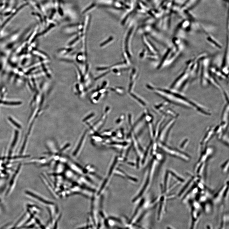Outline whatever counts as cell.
<instances>
[{"label": "cell", "instance_id": "obj_13", "mask_svg": "<svg viewBox=\"0 0 229 229\" xmlns=\"http://www.w3.org/2000/svg\"><path fill=\"white\" fill-rule=\"evenodd\" d=\"M226 1H228V0H226Z\"/></svg>", "mask_w": 229, "mask_h": 229}, {"label": "cell", "instance_id": "obj_8", "mask_svg": "<svg viewBox=\"0 0 229 229\" xmlns=\"http://www.w3.org/2000/svg\"><path fill=\"white\" fill-rule=\"evenodd\" d=\"M188 140L186 139L183 141L180 146L181 148L182 149H185L186 147L188 146Z\"/></svg>", "mask_w": 229, "mask_h": 229}, {"label": "cell", "instance_id": "obj_2", "mask_svg": "<svg viewBox=\"0 0 229 229\" xmlns=\"http://www.w3.org/2000/svg\"><path fill=\"white\" fill-rule=\"evenodd\" d=\"M160 145L162 149L165 153L171 156L178 158L185 161L188 162L191 160V157L182 151L167 146L163 143L160 144Z\"/></svg>", "mask_w": 229, "mask_h": 229}, {"label": "cell", "instance_id": "obj_4", "mask_svg": "<svg viewBox=\"0 0 229 229\" xmlns=\"http://www.w3.org/2000/svg\"><path fill=\"white\" fill-rule=\"evenodd\" d=\"M199 0H188L185 3L184 8L186 9L191 8Z\"/></svg>", "mask_w": 229, "mask_h": 229}, {"label": "cell", "instance_id": "obj_10", "mask_svg": "<svg viewBox=\"0 0 229 229\" xmlns=\"http://www.w3.org/2000/svg\"><path fill=\"white\" fill-rule=\"evenodd\" d=\"M9 120L11 122L12 124H13L14 125H15L16 127H17V128H21V126L20 125H19L18 124V123H17L16 122H15V121H14L13 120V119L12 118H9Z\"/></svg>", "mask_w": 229, "mask_h": 229}, {"label": "cell", "instance_id": "obj_1", "mask_svg": "<svg viewBox=\"0 0 229 229\" xmlns=\"http://www.w3.org/2000/svg\"><path fill=\"white\" fill-rule=\"evenodd\" d=\"M157 93L168 102L175 105L193 109L205 116H209L211 113L207 109L177 90L171 89H159Z\"/></svg>", "mask_w": 229, "mask_h": 229}, {"label": "cell", "instance_id": "obj_11", "mask_svg": "<svg viewBox=\"0 0 229 229\" xmlns=\"http://www.w3.org/2000/svg\"><path fill=\"white\" fill-rule=\"evenodd\" d=\"M89 228V227H85V228H80V229H87L88 228Z\"/></svg>", "mask_w": 229, "mask_h": 229}, {"label": "cell", "instance_id": "obj_5", "mask_svg": "<svg viewBox=\"0 0 229 229\" xmlns=\"http://www.w3.org/2000/svg\"><path fill=\"white\" fill-rule=\"evenodd\" d=\"M222 170L224 173H226L228 171L229 167V160L228 159L221 165Z\"/></svg>", "mask_w": 229, "mask_h": 229}, {"label": "cell", "instance_id": "obj_6", "mask_svg": "<svg viewBox=\"0 0 229 229\" xmlns=\"http://www.w3.org/2000/svg\"><path fill=\"white\" fill-rule=\"evenodd\" d=\"M0 103L5 105H18L22 104L20 102H9L3 101H0Z\"/></svg>", "mask_w": 229, "mask_h": 229}, {"label": "cell", "instance_id": "obj_7", "mask_svg": "<svg viewBox=\"0 0 229 229\" xmlns=\"http://www.w3.org/2000/svg\"><path fill=\"white\" fill-rule=\"evenodd\" d=\"M117 161L118 157H117L116 158L113 163V164L110 168V171H109V176H111L112 174V172L113 171L114 169L116 166V164H117Z\"/></svg>", "mask_w": 229, "mask_h": 229}, {"label": "cell", "instance_id": "obj_9", "mask_svg": "<svg viewBox=\"0 0 229 229\" xmlns=\"http://www.w3.org/2000/svg\"><path fill=\"white\" fill-rule=\"evenodd\" d=\"M170 51H171L170 49H169L168 50H167V52L166 54H165V55L164 57V58L163 59V58L161 62L160 63V64L159 65V66H158V69H160V68L161 67L163 63L164 62V61L165 60V59H166V58L167 57V56L168 55Z\"/></svg>", "mask_w": 229, "mask_h": 229}, {"label": "cell", "instance_id": "obj_12", "mask_svg": "<svg viewBox=\"0 0 229 229\" xmlns=\"http://www.w3.org/2000/svg\"><path fill=\"white\" fill-rule=\"evenodd\" d=\"M167 229H172L168 227L167 228Z\"/></svg>", "mask_w": 229, "mask_h": 229}, {"label": "cell", "instance_id": "obj_3", "mask_svg": "<svg viewBox=\"0 0 229 229\" xmlns=\"http://www.w3.org/2000/svg\"><path fill=\"white\" fill-rule=\"evenodd\" d=\"M216 134L215 130V127L209 128L206 133L205 136L204 137L201 142V144L202 145H205Z\"/></svg>", "mask_w": 229, "mask_h": 229}]
</instances>
